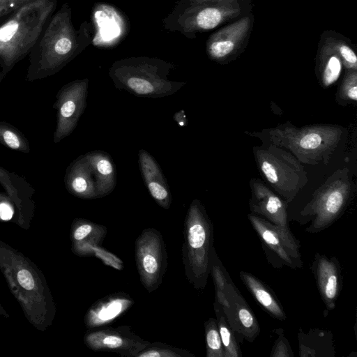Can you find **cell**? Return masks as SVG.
Instances as JSON below:
<instances>
[{
	"label": "cell",
	"mask_w": 357,
	"mask_h": 357,
	"mask_svg": "<svg viewBox=\"0 0 357 357\" xmlns=\"http://www.w3.org/2000/svg\"><path fill=\"white\" fill-rule=\"evenodd\" d=\"M91 24L76 30L68 3L53 14L29 53V80L52 75L81 53L91 42Z\"/></svg>",
	"instance_id": "obj_1"
},
{
	"label": "cell",
	"mask_w": 357,
	"mask_h": 357,
	"mask_svg": "<svg viewBox=\"0 0 357 357\" xmlns=\"http://www.w3.org/2000/svg\"><path fill=\"white\" fill-rule=\"evenodd\" d=\"M344 131L339 125L312 124L296 127L288 121L274 128L246 133L264 143L287 150L302 164L316 165L328 163Z\"/></svg>",
	"instance_id": "obj_2"
},
{
	"label": "cell",
	"mask_w": 357,
	"mask_h": 357,
	"mask_svg": "<svg viewBox=\"0 0 357 357\" xmlns=\"http://www.w3.org/2000/svg\"><path fill=\"white\" fill-rule=\"evenodd\" d=\"M57 6V0H32L0 23V63L6 75L26 56Z\"/></svg>",
	"instance_id": "obj_3"
},
{
	"label": "cell",
	"mask_w": 357,
	"mask_h": 357,
	"mask_svg": "<svg viewBox=\"0 0 357 357\" xmlns=\"http://www.w3.org/2000/svg\"><path fill=\"white\" fill-rule=\"evenodd\" d=\"M252 0H178L163 20L165 29L190 39L252 13Z\"/></svg>",
	"instance_id": "obj_4"
},
{
	"label": "cell",
	"mask_w": 357,
	"mask_h": 357,
	"mask_svg": "<svg viewBox=\"0 0 357 357\" xmlns=\"http://www.w3.org/2000/svg\"><path fill=\"white\" fill-rule=\"evenodd\" d=\"M175 68L174 64L158 58L130 57L114 62L109 76L119 90L137 97L158 98L176 93L186 84L167 79Z\"/></svg>",
	"instance_id": "obj_5"
},
{
	"label": "cell",
	"mask_w": 357,
	"mask_h": 357,
	"mask_svg": "<svg viewBox=\"0 0 357 357\" xmlns=\"http://www.w3.org/2000/svg\"><path fill=\"white\" fill-rule=\"evenodd\" d=\"M184 241L181 248L185 276L197 290L205 288L211 270L213 250V226L201 202L194 199L184 222Z\"/></svg>",
	"instance_id": "obj_6"
},
{
	"label": "cell",
	"mask_w": 357,
	"mask_h": 357,
	"mask_svg": "<svg viewBox=\"0 0 357 357\" xmlns=\"http://www.w3.org/2000/svg\"><path fill=\"white\" fill-rule=\"evenodd\" d=\"M352 181L347 167L334 172L313 193L301 211L310 221L306 231L316 234L334 223L344 212L351 199Z\"/></svg>",
	"instance_id": "obj_7"
},
{
	"label": "cell",
	"mask_w": 357,
	"mask_h": 357,
	"mask_svg": "<svg viewBox=\"0 0 357 357\" xmlns=\"http://www.w3.org/2000/svg\"><path fill=\"white\" fill-rule=\"evenodd\" d=\"M257 166L275 192L287 203L308 182L307 173L294 155L278 146L264 143L253 147Z\"/></svg>",
	"instance_id": "obj_8"
},
{
	"label": "cell",
	"mask_w": 357,
	"mask_h": 357,
	"mask_svg": "<svg viewBox=\"0 0 357 357\" xmlns=\"http://www.w3.org/2000/svg\"><path fill=\"white\" fill-rule=\"evenodd\" d=\"M165 244L154 228L145 229L135 241V261L142 285L149 292L161 284L167 265Z\"/></svg>",
	"instance_id": "obj_9"
},
{
	"label": "cell",
	"mask_w": 357,
	"mask_h": 357,
	"mask_svg": "<svg viewBox=\"0 0 357 357\" xmlns=\"http://www.w3.org/2000/svg\"><path fill=\"white\" fill-rule=\"evenodd\" d=\"M254 22V15L250 13L212 33L206 42L208 57L221 65L235 61L248 45Z\"/></svg>",
	"instance_id": "obj_10"
},
{
	"label": "cell",
	"mask_w": 357,
	"mask_h": 357,
	"mask_svg": "<svg viewBox=\"0 0 357 357\" xmlns=\"http://www.w3.org/2000/svg\"><path fill=\"white\" fill-rule=\"evenodd\" d=\"M215 290V301L221 306L231 328L248 342H253L260 333L259 322L231 278L222 287Z\"/></svg>",
	"instance_id": "obj_11"
},
{
	"label": "cell",
	"mask_w": 357,
	"mask_h": 357,
	"mask_svg": "<svg viewBox=\"0 0 357 357\" xmlns=\"http://www.w3.org/2000/svg\"><path fill=\"white\" fill-rule=\"evenodd\" d=\"M248 218L266 250L271 251L282 264L291 268L303 267L300 244L290 229L280 228L252 213L248 214Z\"/></svg>",
	"instance_id": "obj_12"
},
{
	"label": "cell",
	"mask_w": 357,
	"mask_h": 357,
	"mask_svg": "<svg viewBox=\"0 0 357 357\" xmlns=\"http://www.w3.org/2000/svg\"><path fill=\"white\" fill-rule=\"evenodd\" d=\"M89 79H77L64 85L56 95L57 110L54 142H59L70 135L86 107Z\"/></svg>",
	"instance_id": "obj_13"
},
{
	"label": "cell",
	"mask_w": 357,
	"mask_h": 357,
	"mask_svg": "<svg viewBox=\"0 0 357 357\" xmlns=\"http://www.w3.org/2000/svg\"><path fill=\"white\" fill-rule=\"evenodd\" d=\"M97 328L89 329L84 338L86 345L93 351H110L121 356L135 357L150 343L136 335L127 326Z\"/></svg>",
	"instance_id": "obj_14"
},
{
	"label": "cell",
	"mask_w": 357,
	"mask_h": 357,
	"mask_svg": "<svg viewBox=\"0 0 357 357\" xmlns=\"http://www.w3.org/2000/svg\"><path fill=\"white\" fill-rule=\"evenodd\" d=\"M251 196L249 206L251 213L259 215L284 229L288 225L287 202L257 178L250 181Z\"/></svg>",
	"instance_id": "obj_15"
},
{
	"label": "cell",
	"mask_w": 357,
	"mask_h": 357,
	"mask_svg": "<svg viewBox=\"0 0 357 357\" xmlns=\"http://www.w3.org/2000/svg\"><path fill=\"white\" fill-rule=\"evenodd\" d=\"M312 271L324 303L328 310H333L342 287L341 267L337 259L317 252Z\"/></svg>",
	"instance_id": "obj_16"
},
{
	"label": "cell",
	"mask_w": 357,
	"mask_h": 357,
	"mask_svg": "<svg viewBox=\"0 0 357 357\" xmlns=\"http://www.w3.org/2000/svg\"><path fill=\"white\" fill-rule=\"evenodd\" d=\"M134 303L128 294L119 292L102 298L88 310L84 323L89 329L97 328L113 322Z\"/></svg>",
	"instance_id": "obj_17"
},
{
	"label": "cell",
	"mask_w": 357,
	"mask_h": 357,
	"mask_svg": "<svg viewBox=\"0 0 357 357\" xmlns=\"http://www.w3.org/2000/svg\"><path fill=\"white\" fill-rule=\"evenodd\" d=\"M138 162L142 177L146 187L156 203L165 209H169L172 195L169 185L155 159L146 151L140 149Z\"/></svg>",
	"instance_id": "obj_18"
},
{
	"label": "cell",
	"mask_w": 357,
	"mask_h": 357,
	"mask_svg": "<svg viewBox=\"0 0 357 357\" xmlns=\"http://www.w3.org/2000/svg\"><path fill=\"white\" fill-rule=\"evenodd\" d=\"M64 181L67 190L73 195L85 199L98 198L93 173L84 155L70 164Z\"/></svg>",
	"instance_id": "obj_19"
},
{
	"label": "cell",
	"mask_w": 357,
	"mask_h": 357,
	"mask_svg": "<svg viewBox=\"0 0 357 357\" xmlns=\"http://www.w3.org/2000/svg\"><path fill=\"white\" fill-rule=\"evenodd\" d=\"M84 155L93 171L98 198L109 195L116 184V166L111 155L100 150Z\"/></svg>",
	"instance_id": "obj_20"
},
{
	"label": "cell",
	"mask_w": 357,
	"mask_h": 357,
	"mask_svg": "<svg viewBox=\"0 0 357 357\" xmlns=\"http://www.w3.org/2000/svg\"><path fill=\"white\" fill-rule=\"evenodd\" d=\"M75 223L72 233L75 252L85 256L97 252L106 236V227L83 219Z\"/></svg>",
	"instance_id": "obj_21"
},
{
	"label": "cell",
	"mask_w": 357,
	"mask_h": 357,
	"mask_svg": "<svg viewBox=\"0 0 357 357\" xmlns=\"http://www.w3.org/2000/svg\"><path fill=\"white\" fill-rule=\"evenodd\" d=\"M343 68L337 52L319 40L315 57V73L321 86L325 89L335 83Z\"/></svg>",
	"instance_id": "obj_22"
},
{
	"label": "cell",
	"mask_w": 357,
	"mask_h": 357,
	"mask_svg": "<svg viewBox=\"0 0 357 357\" xmlns=\"http://www.w3.org/2000/svg\"><path fill=\"white\" fill-rule=\"evenodd\" d=\"M239 275L256 301L270 315L279 320L286 319V314L280 302L267 285L248 272L240 271Z\"/></svg>",
	"instance_id": "obj_23"
},
{
	"label": "cell",
	"mask_w": 357,
	"mask_h": 357,
	"mask_svg": "<svg viewBox=\"0 0 357 357\" xmlns=\"http://www.w3.org/2000/svg\"><path fill=\"white\" fill-rule=\"evenodd\" d=\"M298 338L300 356H334L333 340L330 332L313 329L307 334L300 330Z\"/></svg>",
	"instance_id": "obj_24"
},
{
	"label": "cell",
	"mask_w": 357,
	"mask_h": 357,
	"mask_svg": "<svg viewBox=\"0 0 357 357\" xmlns=\"http://www.w3.org/2000/svg\"><path fill=\"white\" fill-rule=\"evenodd\" d=\"M319 40L337 52L345 70H357L356 46L349 38L334 30H326L321 33Z\"/></svg>",
	"instance_id": "obj_25"
},
{
	"label": "cell",
	"mask_w": 357,
	"mask_h": 357,
	"mask_svg": "<svg viewBox=\"0 0 357 357\" xmlns=\"http://www.w3.org/2000/svg\"><path fill=\"white\" fill-rule=\"evenodd\" d=\"M216 321L224 349V357H241V350L238 346L234 331L227 322L220 304L213 303Z\"/></svg>",
	"instance_id": "obj_26"
},
{
	"label": "cell",
	"mask_w": 357,
	"mask_h": 357,
	"mask_svg": "<svg viewBox=\"0 0 357 357\" xmlns=\"http://www.w3.org/2000/svg\"><path fill=\"white\" fill-rule=\"evenodd\" d=\"M336 102L342 106L357 100V70L346 69L335 94Z\"/></svg>",
	"instance_id": "obj_27"
},
{
	"label": "cell",
	"mask_w": 357,
	"mask_h": 357,
	"mask_svg": "<svg viewBox=\"0 0 357 357\" xmlns=\"http://www.w3.org/2000/svg\"><path fill=\"white\" fill-rule=\"evenodd\" d=\"M0 143L13 150L29 151L28 142L22 133L7 123L0 122Z\"/></svg>",
	"instance_id": "obj_28"
},
{
	"label": "cell",
	"mask_w": 357,
	"mask_h": 357,
	"mask_svg": "<svg viewBox=\"0 0 357 357\" xmlns=\"http://www.w3.org/2000/svg\"><path fill=\"white\" fill-rule=\"evenodd\" d=\"M135 357H195L189 351L163 344L149 343Z\"/></svg>",
	"instance_id": "obj_29"
},
{
	"label": "cell",
	"mask_w": 357,
	"mask_h": 357,
	"mask_svg": "<svg viewBox=\"0 0 357 357\" xmlns=\"http://www.w3.org/2000/svg\"><path fill=\"white\" fill-rule=\"evenodd\" d=\"M206 357H224V349L217 321L210 318L204 323Z\"/></svg>",
	"instance_id": "obj_30"
},
{
	"label": "cell",
	"mask_w": 357,
	"mask_h": 357,
	"mask_svg": "<svg viewBox=\"0 0 357 357\" xmlns=\"http://www.w3.org/2000/svg\"><path fill=\"white\" fill-rule=\"evenodd\" d=\"M278 337L273 346L270 354L271 357H293L294 354L290 344L284 335V331L282 328L275 331Z\"/></svg>",
	"instance_id": "obj_31"
},
{
	"label": "cell",
	"mask_w": 357,
	"mask_h": 357,
	"mask_svg": "<svg viewBox=\"0 0 357 357\" xmlns=\"http://www.w3.org/2000/svg\"><path fill=\"white\" fill-rule=\"evenodd\" d=\"M32 0H0V22L24 3Z\"/></svg>",
	"instance_id": "obj_32"
},
{
	"label": "cell",
	"mask_w": 357,
	"mask_h": 357,
	"mask_svg": "<svg viewBox=\"0 0 357 357\" xmlns=\"http://www.w3.org/2000/svg\"><path fill=\"white\" fill-rule=\"evenodd\" d=\"M17 280L26 289L31 290L34 287V280L27 269L22 268L17 272Z\"/></svg>",
	"instance_id": "obj_33"
},
{
	"label": "cell",
	"mask_w": 357,
	"mask_h": 357,
	"mask_svg": "<svg viewBox=\"0 0 357 357\" xmlns=\"http://www.w3.org/2000/svg\"><path fill=\"white\" fill-rule=\"evenodd\" d=\"M13 209L6 203L0 204V218L3 220H9L13 216Z\"/></svg>",
	"instance_id": "obj_34"
},
{
	"label": "cell",
	"mask_w": 357,
	"mask_h": 357,
	"mask_svg": "<svg viewBox=\"0 0 357 357\" xmlns=\"http://www.w3.org/2000/svg\"><path fill=\"white\" fill-rule=\"evenodd\" d=\"M174 119L180 127H184L188 125V119L183 109L175 113L174 115Z\"/></svg>",
	"instance_id": "obj_35"
},
{
	"label": "cell",
	"mask_w": 357,
	"mask_h": 357,
	"mask_svg": "<svg viewBox=\"0 0 357 357\" xmlns=\"http://www.w3.org/2000/svg\"><path fill=\"white\" fill-rule=\"evenodd\" d=\"M0 67H1V65L0 63ZM5 75V74L3 73V72L1 70L0 71V82L1 80L2 79V78L3 77V76Z\"/></svg>",
	"instance_id": "obj_36"
},
{
	"label": "cell",
	"mask_w": 357,
	"mask_h": 357,
	"mask_svg": "<svg viewBox=\"0 0 357 357\" xmlns=\"http://www.w3.org/2000/svg\"><path fill=\"white\" fill-rule=\"evenodd\" d=\"M194 1H208V0H194Z\"/></svg>",
	"instance_id": "obj_37"
}]
</instances>
